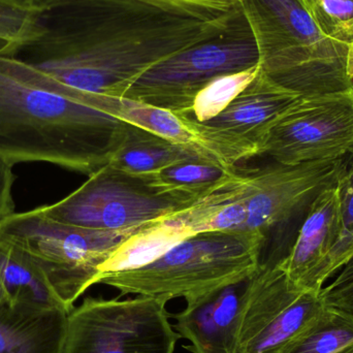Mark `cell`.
Wrapping results in <instances>:
<instances>
[{
    "instance_id": "8",
    "label": "cell",
    "mask_w": 353,
    "mask_h": 353,
    "mask_svg": "<svg viewBox=\"0 0 353 353\" xmlns=\"http://www.w3.org/2000/svg\"><path fill=\"white\" fill-rule=\"evenodd\" d=\"M165 301L85 299L68 314L62 353H174L180 335Z\"/></svg>"
},
{
    "instance_id": "20",
    "label": "cell",
    "mask_w": 353,
    "mask_h": 353,
    "mask_svg": "<svg viewBox=\"0 0 353 353\" xmlns=\"http://www.w3.org/2000/svg\"><path fill=\"white\" fill-rule=\"evenodd\" d=\"M189 236L191 234L181 226L174 216L149 224L130 236L112 255L103 265L101 275L146 265Z\"/></svg>"
},
{
    "instance_id": "15",
    "label": "cell",
    "mask_w": 353,
    "mask_h": 353,
    "mask_svg": "<svg viewBox=\"0 0 353 353\" xmlns=\"http://www.w3.org/2000/svg\"><path fill=\"white\" fill-rule=\"evenodd\" d=\"M68 311L6 303L0 307V353H62Z\"/></svg>"
},
{
    "instance_id": "33",
    "label": "cell",
    "mask_w": 353,
    "mask_h": 353,
    "mask_svg": "<svg viewBox=\"0 0 353 353\" xmlns=\"http://www.w3.org/2000/svg\"><path fill=\"white\" fill-rule=\"evenodd\" d=\"M236 1H239V2H240V0H236Z\"/></svg>"
},
{
    "instance_id": "26",
    "label": "cell",
    "mask_w": 353,
    "mask_h": 353,
    "mask_svg": "<svg viewBox=\"0 0 353 353\" xmlns=\"http://www.w3.org/2000/svg\"><path fill=\"white\" fill-rule=\"evenodd\" d=\"M319 294L330 308L353 316V281L339 286H325Z\"/></svg>"
},
{
    "instance_id": "6",
    "label": "cell",
    "mask_w": 353,
    "mask_h": 353,
    "mask_svg": "<svg viewBox=\"0 0 353 353\" xmlns=\"http://www.w3.org/2000/svg\"><path fill=\"white\" fill-rule=\"evenodd\" d=\"M257 65L256 41L238 2L217 32L151 66L123 97L187 115L199 91L212 81Z\"/></svg>"
},
{
    "instance_id": "28",
    "label": "cell",
    "mask_w": 353,
    "mask_h": 353,
    "mask_svg": "<svg viewBox=\"0 0 353 353\" xmlns=\"http://www.w3.org/2000/svg\"><path fill=\"white\" fill-rule=\"evenodd\" d=\"M338 276L329 286H339L342 284L353 281V259L347 265H344L339 272Z\"/></svg>"
},
{
    "instance_id": "27",
    "label": "cell",
    "mask_w": 353,
    "mask_h": 353,
    "mask_svg": "<svg viewBox=\"0 0 353 353\" xmlns=\"http://www.w3.org/2000/svg\"><path fill=\"white\" fill-rule=\"evenodd\" d=\"M14 182L12 167L0 161V221L14 212L12 194Z\"/></svg>"
},
{
    "instance_id": "31",
    "label": "cell",
    "mask_w": 353,
    "mask_h": 353,
    "mask_svg": "<svg viewBox=\"0 0 353 353\" xmlns=\"http://www.w3.org/2000/svg\"><path fill=\"white\" fill-rule=\"evenodd\" d=\"M6 303H8V298H6L3 285H2L1 277H0V307L3 306Z\"/></svg>"
},
{
    "instance_id": "7",
    "label": "cell",
    "mask_w": 353,
    "mask_h": 353,
    "mask_svg": "<svg viewBox=\"0 0 353 353\" xmlns=\"http://www.w3.org/2000/svg\"><path fill=\"white\" fill-rule=\"evenodd\" d=\"M57 203L41 207L48 217L95 230H128L161 221L203 199L161 190L142 175L110 165Z\"/></svg>"
},
{
    "instance_id": "11",
    "label": "cell",
    "mask_w": 353,
    "mask_h": 353,
    "mask_svg": "<svg viewBox=\"0 0 353 353\" xmlns=\"http://www.w3.org/2000/svg\"><path fill=\"white\" fill-rule=\"evenodd\" d=\"M300 97L276 84L261 70L247 88L213 119L199 123L184 117L220 163L236 167L240 161L261 157L272 124Z\"/></svg>"
},
{
    "instance_id": "18",
    "label": "cell",
    "mask_w": 353,
    "mask_h": 353,
    "mask_svg": "<svg viewBox=\"0 0 353 353\" xmlns=\"http://www.w3.org/2000/svg\"><path fill=\"white\" fill-rule=\"evenodd\" d=\"M0 277L8 302L68 311L41 271L22 252L0 242Z\"/></svg>"
},
{
    "instance_id": "17",
    "label": "cell",
    "mask_w": 353,
    "mask_h": 353,
    "mask_svg": "<svg viewBox=\"0 0 353 353\" xmlns=\"http://www.w3.org/2000/svg\"><path fill=\"white\" fill-rule=\"evenodd\" d=\"M197 159H211L196 149L128 123L123 142L109 165L132 175H146Z\"/></svg>"
},
{
    "instance_id": "5",
    "label": "cell",
    "mask_w": 353,
    "mask_h": 353,
    "mask_svg": "<svg viewBox=\"0 0 353 353\" xmlns=\"http://www.w3.org/2000/svg\"><path fill=\"white\" fill-rule=\"evenodd\" d=\"M147 225L95 230L52 219L37 208L21 213L14 212L1 220L0 242L22 252L43 273L64 306L72 311L78 298L97 284L112 255Z\"/></svg>"
},
{
    "instance_id": "4",
    "label": "cell",
    "mask_w": 353,
    "mask_h": 353,
    "mask_svg": "<svg viewBox=\"0 0 353 353\" xmlns=\"http://www.w3.org/2000/svg\"><path fill=\"white\" fill-rule=\"evenodd\" d=\"M265 240L252 230L201 232L146 265L103 274L97 284L112 286L121 296L188 300L252 276L261 265Z\"/></svg>"
},
{
    "instance_id": "21",
    "label": "cell",
    "mask_w": 353,
    "mask_h": 353,
    "mask_svg": "<svg viewBox=\"0 0 353 353\" xmlns=\"http://www.w3.org/2000/svg\"><path fill=\"white\" fill-rule=\"evenodd\" d=\"M281 353H353V316L327 307L316 323Z\"/></svg>"
},
{
    "instance_id": "1",
    "label": "cell",
    "mask_w": 353,
    "mask_h": 353,
    "mask_svg": "<svg viewBox=\"0 0 353 353\" xmlns=\"http://www.w3.org/2000/svg\"><path fill=\"white\" fill-rule=\"evenodd\" d=\"M228 12L205 19L140 0H56L14 58L68 88L123 97L151 66L217 32Z\"/></svg>"
},
{
    "instance_id": "2",
    "label": "cell",
    "mask_w": 353,
    "mask_h": 353,
    "mask_svg": "<svg viewBox=\"0 0 353 353\" xmlns=\"http://www.w3.org/2000/svg\"><path fill=\"white\" fill-rule=\"evenodd\" d=\"M128 123L76 101L43 72L0 56V161L90 176L109 165Z\"/></svg>"
},
{
    "instance_id": "22",
    "label": "cell",
    "mask_w": 353,
    "mask_h": 353,
    "mask_svg": "<svg viewBox=\"0 0 353 353\" xmlns=\"http://www.w3.org/2000/svg\"><path fill=\"white\" fill-rule=\"evenodd\" d=\"M261 65L234 74L218 77L208 84L193 101L187 117L199 123L210 121L224 111L230 103L256 78Z\"/></svg>"
},
{
    "instance_id": "16",
    "label": "cell",
    "mask_w": 353,
    "mask_h": 353,
    "mask_svg": "<svg viewBox=\"0 0 353 353\" xmlns=\"http://www.w3.org/2000/svg\"><path fill=\"white\" fill-rule=\"evenodd\" d=\"M60 86L64 92L84 105L113 116L126 123L139 126L174 142L196 149L209 159L220 163L197 136L196 132L190 128L184 116L176 115L168 110L153 107L128 97L97 94L74 90L61 84Z\"/></svg>"
},
{
    "instance_id": "25",
    "label": "cell",
    "mask_w": 353,
    "mask_h": 353,
    "mask_svg": "<svg viewBox=\"0 0 353 353\" xmlns=\"http://www.w3.org/2000/svg\"><path fill=\"white\" fill-rule=\"evenodd\" d=\"M140 1L184 10L205 19L217 18L226 14L239 2L236 0H140Z\"/></svg>"
},
{
    "instance_id": "19",
    "label": "cell",
    "mask_w": 353,
    "mask_h": 353,
    "mask_svg": "<svg viewBox=\"0 0 353 353\" xmlns=\"http://www.w3.org/2000/svg\"><path fill=\"white\" fill-rule=\"evenodd\" d=\"M152 186L203 199L239 180L242 170L208 159L176 163L157 173L142 175Z\"/></svg>"
},
{
    "instance_id": "12",
    "label": "cell",
    "mask_w": 353,
    "mask_h": 353,
    "mask_svg": "<svg viewBox=\"0 0 353 353\" xmlns=\"http://www.w3.org/2000/svg\"><path fill=\"white\" fill-rule=\"evenodd\" d=\"M350 155L335 161L288 165L276 163L244 170L247 220L240 230L267 232L308 208L325 189L337 184L347 171Z\"/></svg>"
},
{
    "instance_id": "24",
    "label": "cell",
    "mask_w": 353,
    "mask_h": 353,
    "mask_svg": "<svg viewBox=\"0 0 353 353\" xmlns=\"http://www.w3.org/2000/svg\"><path fill=\"white\" fill-rule=\"evenodd\" d=\"M321 30L350 46L353 41V0H303Z\"/></svg>"
},
{
    "instance_id": "9",
    "label": "cell",
    "mask_w": 353,
    "mask_h": 353,
    "mask_svg": "<svg viewBox=\"0 0 353 353\" xmlns=\"http://www.w3.org/2000/svg\"><path fill=\"white\" fill-rule=\"evenodd\" d=\"M353 153V87L301 97L272 124L261 155L294 165Z\"/></svg>"
},
{
    "instance_id": "14",
    "label": "cell",
    "mask_w": 353,
    "mask_h": 353,
    "mask_svg": "<svg viewBox=\"0 0 353 353\" xmlns=\"http://www.w3.org/2000/svg\"><path fill=\"white\" fill-rule=\"evenodd\" d=\"M253 276V275H252ZM186 300L175 329L193 353H236L251 277Z\"/></svg>"
},
{
    "instance_id": "13",
    "label": "cell",
    "mask_w": 353,
    "mask_h": 353,
    "mask_svg": "<svg viewBox=\"0 0 353 353\" xmlns=\"http://www.w3.org/2000/svg\"><path fill=\"white\" fill-rule=\"evenodd\" d=\"M352 259L353 244L344 232L339 181L309 205L294 246L277 265L296 288L319 294Z\"/></svg>"
},
{
    "instance_id": "10",
    "label": "cell",
    "mask_w": 353,
    "mask_h": 353,
    "mask_svg": "<svg viewBox=\"0 0 353 353\" xmlns=\"http://www.w3.org/2000/svg\"><path fill=\"white\" fill-rule=\"evenodd\" d=\"M319 294L296 288L277 263H261L251 277L236 353L283 352L327 310Z\"/></svg>"
},
{
    "instance_id": "23",
    "label": "cell",
    "mask_w": 353,
    "mask_h": 353,
    "mask_svg": "<svg viewBox=\"0 0 353 353\" xmlns=\"http://www.w3.org/2000/svg\"><path fill=\"white\" fill-rule=\"evenodd\" d=\"M41 12L22 0H0V41L8 43L10 57L39 34Z\"/></svg>"
},
{
    "instance_id": "30",
    "label": "cell",
    "mask_w": 353,
    "mask_h": 353,
    "mask_svg": "<svg viewBox=\"0 0 353 353\" xmlns=\"http://www.w3.org/2000/svg\"><path fill=\"white\" fill-rule=\"evenodd\" d=\"M346 70H347V74L352 80H353V41L348 48L347 53V65H346Z\"/></svg>"
},
{
    "instance_id": "32",
    "label": "cell",
    "mask_w": 353,
    "mask_h": 353,
    "mask_svg": "<svg viewBox=\"0 0 353 353\" xmlns=\"http://www.w3.org/2000/svg\"><path fill=\"white\" fill-rule=\"evenodd\" d=\"M10 48H8V45L4 41H0V56H6L10 55Z\"/></svg>"
},
{
    "instance_id": "3",
    "label": "cell",
    "mask_w": 353,
    "mask_h": 353,
    "mask_svg": "<svg viewBox=\"0 0 353 353\" xmlns=\"http://www.w3.org/2000/svg\"><path fill=\"white\" fill-rule=\"evenodd\" d=\"M252 29L265 76L301 97L353 87L350 46L334 41L315 22L303 0H240Z\"/></svg>"
},
{
    "instance_id": "29",
    "label": "cell",
    "mask_w": 353,
    "mask_h": 353,
    "mask_svg": "<svg viewBox=\"0 0 353 353\" xmlns=\"http://www.w3.org/2000/svg\"><path fill=\"white\" fill-rule=\"evenodd\" d=\"M22 1L26 2V3L34 6V8L45 10V8L51 6V4L53 3L54 1H56V0H22Z\"/></svg>"
}]
</instances>
